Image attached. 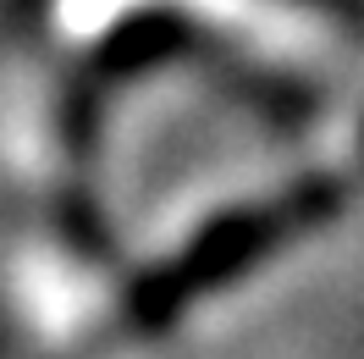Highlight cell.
Segmentation results:
<instances>
[{
	"label": "cell",
	"mask_w": 364,
	"mask_h": 359,
	"mask_svg": "<svg viewBox=\"0 0 364 359\" xmlns=\"http://www.w3.org/2000/svg\"><path fill=\"white\" fill-rule=\"evenodd\" d=\"M331 210H337V188L326 177H315L309 188H298L287 199L259 204V210H237L227 222L205 227L177 260H166L149 282L133 288V298H127L133 326H144V332L171 326L182 315V304H193L199 293H215L221 282H237L265 249H276L282 238H293V232H309V227H315L320 216H331Z\"/></svg>",
	"instance_id": "obj_1"
},
{
	"label": "cell",
	"mask_w": 364,
	"mask_h": 359,
	"mask_svg": "<svg viewBox=\"0 0 364 359\" xmlns=\"http://www.w3.org/2000/svg\"><path fill=\"white\" fill-rule=\"evenodd\" d=\"M188 45V23H177L171 11H144V17H127L116 23L100 50H94V72L105 83H122V78H138V72H155L160 61H171L177 50Z\"/></svg>",
	"instance_id": "obj_2"
}]
</instances>
